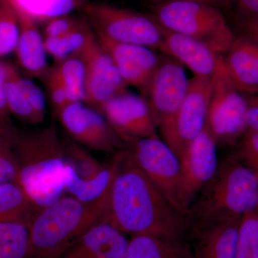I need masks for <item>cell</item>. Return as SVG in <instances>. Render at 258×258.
Listing matches in <instances>:
<instances>
[{
  "instance_id": "6",
  "label": "cell",
  "mask_w": 258,
  "mask_h": 258,
  "mask_svg": "<svg viewBox=\"0 0 258 258\" xmlns=\"http://www.w3.org/2000/svg\"><path fill=\"white\" fill-rule=\"evenodd\" d=\"M81 10L95 33L113 41L160 50L163 28L154 17L89 2Z\"/></svg>"
},
{
  "instance_id": "28",
  "label": "cell",
  "mask_w": 258,
  "mask_h": 258,
  "mask_svg": "<svg viewBox=\"0 0 258 258\" xmlns=\"http://www.w3.org/2000/svg\"><path fill=\"white\" fill-rule=\"evenodd\" d=\"M20 35V22L10 0H0V57L13 53Z\"/></svg>"
},
{
  "instance_id": "7",
  "label": "cell",
  "mask_w": 258,
  "mask_h": 258,
  "mask_svg": "<svg viewBox=\"0 0 258 258\" xmlns=\"http://www.w3.org/2000/svg\"><path fill=\"white\" fill-rule=\"evenodd\" d=\"M134 159L171 206L188 218L182 195V176L179 158L157 134L127 145Z\"/></svg>"
},
{
  "instance_id": "20",
  "label": "cell",
  "mask_w": 258,
  "mask_h": 258,
  "mask_svg": "<svg viewBox=\"0 0 258 258\" xmlns=\"http://www.w3.org/2000/svg\"><path fill=\"white\" fill-rule=\"evenodd\" d=\"M18 15L20 35L15 52L19 63L31 77L46 79L50 69L44 37L33 20L22 13Z\"/></svg>"
},
{
  "instance_id": "32",
  "label": "cell",
  "mask_w": 258,
  "mask_h": 258,
  "mask_svg": "<svg viewBox=\"0 0 258 258\" xmlns=\"http://www.w3.org/2000/svg\"><path fill=\"white\" fill-rule=\"evenodd\" d=\"M13 144L0 148V184L19 182L20 166Z\"/></svg>"
},
{
  "instance_id": "41",
  "label": "cell",
  "mask_w": 258,
  "mask_h": 258,
  "mask_svg": "<svg viewBox=\"0 0 258 258\" xmlns=\"http://www.w3.org/2000/svg\"><path fill=\"white\" fill-rule=\"evenodd\" d=\"M148 1L151 4H152L153 6L161 4V3L174 1L194 2V3H204V4L212 5V6L216 7L217 8H227V7L233 4L232 0H148Z\"/></svg>"
},
{
  "instance_id": "33",
  "label": "cell",
  "mask_w": 258,
  "mask_h": 258,
  "mask_svg": "<svg viewBox=\"0 0 258 258\" xmlns=\"http://www.w3.org/2000/svg\"><path fill=\"white\" fill-rule=\"evenodd\" d=\"M47 88L51 103L55 110L56 115L69 104V97L63 83L61 80L55 68H51L47 79Z\"/></svg>"
},
{
  "instance_id": "43",
  "label": "cell",
  "mask_w": 258,
  "mask_h": 258,
  "mask_svg": "<svg viewBox=\"0 0 258 258\" xmlns=\"http://www.w3.org/2000/svg\"><path fill=\"white\" fill-rule=\"evenodd\" d=\"M9 113V108L5 98L4 86L0 85V118H8Z\"/></svg>"
},
{
  "instance_id": "39",
  "label": "cell",
  "mask_w": 258,
  "mask_h": 258,
  "mask_svg": "<svg viewBox=\"0 0 258 258\" xmlns=\"http://www.w3.org/2000/svg\"><path fill=\"white\" fill-rule=\"evenodd\" d=\"M240 17L258 18V0H232Z\"/></svg>"
},
{
  "instance_id": "14",
  "label": "cell",
  "mask_w": 258,
  "mask_h": 258,
  "mask_svg": "<svg viewBox=\"0 0 258 258\" xmlns=\"http://www.w3.org/2000/svg\"><path fill=\"white\" fill-rule=\"evenodd\" d=\"M182 176V195L188 212L202 188L218 168L217 141L205 124L201 133L186 148L179 159Z\"/></svg>"
},
{
  "instance_id": "4",
  "label": "cell",
  "mask_w": 258,
  "mask_h": 258,
  "mask_svg": "<svg viewBox=\"0 0 258 258\" xmlns=\"http://www.w3.org/2000/svg\"><path fill=\"white\" fill-rule=\"evenodd\" d=\"M257 203L258 176L242 161L228 158L198 193L188 219L200 225L239 219L257 210Z\"/></svg>"
},
{
  "instance_id": "8",
  "label": "cell",
  "mask_w": 258,
  "mask_h": 258,
  "mask_svg": "<svg viewBox=\"0 0 258 258\" xmlns=\"http://www.w3.org/2000/svg\"><path fill=\"white\" fill-rule=\"evenodd\" d=\"M211 80L207 124L217 143L230 142L247 129V100L241 95L231 79L223 55Z\"/></svg>"
},
{
  "instance_id": "29",
  "label": "cell",
  "mask_w": 258,
  "mask_h": 258,
  "mask_svg": "<svg viewBox=\"0 0 258 258\" xmlns=\"http://www.w3.org/2000/svg\"><path fill=\"white\" fill-rule=\"evenodd\" d=\"M237 258H258V211L241 217L237 238Z\"/></svg>"
},
{
  "instance_id": "16",
  "label": "cell",
  "mask_w": 258,
  "mask_h": 258,
  "mask_svg": "<svg viewBox=\"0 0 258 258\" xmlns=\"http://www.w3.org/2000/svg\"><path fill=\"white\" fill-rule=\"evenodd\" d=\"M129 240L111 222L93 226L58 258H125Z\"/></svg>"
},
{
  "instance_id": "5",
  "label": "cell",
  "mask_w": 258,
  "mask_h": 258,
  "mask_svg": "<svg viewBox=\"0 0 258 258\" xmlns=\"http://www.w3.org/2000/svg\"><path fill=\"white\" fill-rule=\"evenodd\" d=\"M153 13L162 28L192 37L218 53H226L235 39L220 9L212 5L168 2L154 5Z\"/></svg>"
},
{
  "instance_id": "22",
  "label": "cell",
  "mask_w": 258,
  "mask_h": 258,
  "mask_svg": "<svg viewBox=\"0 0 258 258\" xmlns=\"http://www.w3.org/2000/svg\"><path fill=\"white\" fill-rule=\"evenodd\" d=\"M125 258H195L189 243L150 235H137L129 240Z\"/></svg>"
},
{
  "instance_id": "35",
  "label": "cell",
  "mask_w": 258,
  "mask_h": 258,
  "mask_svg": "<svg viewBox=\"0 0 258 258\" xmlns=\"http://www.w3.org/2000/svg\"><path fill=\"white\" fill-rule=\"evenodd\" d=\"M241 161L258 176V134L246 132L241 144Z\"/></svg>"
},
{
  "instance_id": "26",
  "label": "cell",
  "mask_w": 258,
  "mask_h": 258,
  "mask_svg": "<svg viewBox=\"0 0 258 258\" xmlns=\"http://www.w3.org/2000/svg\"><path fill=\"white\" fill-rule=\"evenodd\" d=\"M54 67L63 83L70 103L86 99V64L82 57L73 55L56 61Z\"/></svg>"
},
{
  "instance_id": "42",
  "label": "cell",
  "mask_w": 258,
  "mask_h": 258,
  "mask_svg": "<svg viewBox=\"0 0 258 258\" xmlns=\"http://www.w3.org/2000/svg\"><path fill=\"white\" fill-rule=\"evenodd\" d=\"M18 70L13 64L0 60V85L4 86L5 83L18 76Z\"/></svg>"
},
{
  "instance_id": "11",
  "label": "cell",
  "mask_w": 258,
  "mask_h": 258,
  "mask_svg": "<svg viewBox=\"0 0 258 258\" xmlns=\"http://www.w3.org/2000/svg\"><path fill=\"white\" fill-rule=\"evenodd\" d=\"M189 82L183 64L164 54L142 95L147 99L157 126L174 114L184 101Z\"/></svg>"
},
{
  "instance_id": "31",
  "label": "cell",
  "mask_w": 258,
  "mask_h": 258,
  "mask_svg": "<svg viewBox=\"0 0 258 258\" xmlns=\"http://www.w3.org/2000/svg\"><path fill=\"white\" fill-rule=\"evenodd\" d=\"M64 144L66 162L74 168L81 179H93L104 169L105 166L77 144L69 142H64Z\"/></svg>"
},
{
  "instance_id": "25",
  "label": "cell",
  "mask_w": 258,
  "mask_h": 258,
  "mask_svg": "<svg viewBox=\"0 0 258 258\" xmlns=\"http://www.w3.org/2000/svg\"><path fill=\"white\" fill-rule=\"evenodd\" d=\"M18 13L26 15L35 23L48 22L81 9L88 0H10Z\"/></svg>"
},
{
  "instance_id": "12",
  "label": "cell",
  "mask_w": 258,
  "mask_h": 258,
  "mask_svg": "<svg viewBox=\"0 0 258 258\" xmlns=\"http://www.w3.org/2000/svg\"><path fill=\"white\" fill-rule=\"evenodd\" d=\"M101 113L127 145L157 134V123L144 96L125 91L106 102Z\"/></svg>"
},
{
  "instance_id": "34",
  "label": "cell",
  "mask_w": 258,
  "mask_h": 258,
  "mask_svg": "<svg viewBox=\"0 0 258 258\" xmlns=\"http://www.w3.org/2000/svg\"><path fill=\"white\" fill-rule=\"evenodd\" d=\"M19 83L39 121L40 123H42L45 120L46 109L45 96L41 89L31 80L24 79L22 76L19 79Z\"/></svg>"
},
{
  "instance_id": "10",
  "label": "cell",
  "mask_w": 258,
  "mask_h": 258,
  "mask_svg": "<svg viewBox=\"0 0 258 258\" xmlns=\"http://www.w3.org/2000/svg\"><path fill=\"white\" fill-rule=\"evenodd\" d=\"M57 115L69 135L85 147L106 152L127 147L104 115L83 102L69 103Z\"/></svg>"
},
{
  "instance_id": "18",
  "label": "cell",
  "mask_w": 258,
  "mask_h": 258,
  "mask_svg": "<svg viewBox=\"0 0 258 258\" xmlns=\"http://www.w3.org/2000/svg\"><path fill=\"white\" fill-rule=\"evenodd\" d=\"M162 28L164 38L159 50L185 64L195 76H213L222 54L192 37Z\"/></svg>"
},
{
  "instance_id": "21",
  "label": "cell",
  "mask_w": 258,
  "mask_h": 258,
  "mask_svg": "<svg viewBox=\"0 0 258 258\" xmlns=\"http://www.w3.org/2000/svg\"><path fill=\"white\" fill-rule=\"evenodd\" d=\"M121 153L120 150L103 170L91 179H81L71 164L66 162L64 181L66 189L74 198L83 203H91L103 197L111 189L118 170Z\"/></svg>"
},
{
  "instance_id": "40",
  "label": "cell",
  "mask_w": 258,
  "mask_h": 258,
  "mask_svg": "<svg viewBox=\"0 0 258 258\" xmlns=\"http://www.w3.org/2000/svg\"><path fill=\"white\" fill-rule=\"evenodd\" d=\"M241 28L244 35L255 39L258 41V18L240 17Z\"/></svg>"
},
{
  "instance_id": "30",
  "label": "cell",
  "mask_w": 258,
  "mask_h": 258,
  "mask_svg": "<svg viewBox=\"0 0 258 258\" xmlns=\"http://www.w3.org/2000/svg\"><path fill=\"white\" fill-rule=\"evenodd\" d=\"M20 74L4 84V91L10 113L32 125L39 124L38 118L20 86Z\"/></svg>"
},
{
  "instance_id": "15",
  "label": "cell",
  "mask_w": 258,
  "mask_h": 258,
  "mask_svg": "<svg viewBox=\"0 0 258 258\" xmlns=\"http://www.w3.org/2000/svg\"><path fill=\"white\" fill-rule=\"evenodd\" d=\"M97 40L114 62L127 86H134L145 92L157 69L159 57L154 50L140 45L113 41L96 34Z\"/></svg>"
},
{
  "instance_id": "9",
  "label": "cell",
  "mask_w": 258,
  "mask_h": 258,
  "mask_svg": "<svg viewBox=\"0 0 258 258\" xmlns=\"http://www.w3.org/2000/svg\"><path fill=\"white\" fill-rule=\"evenodd\" d=\"M211 78L194 76L177 111L159 126L164 142L179 159L206 124Z\"/></svg>"
},
{
  "instance_id": "24",
  "label": "cell",
  "mask_w": 258,
  "mask_h": 258,
  "mask_svg": "<svg viewBox=\"0 0 258 258\" xmlns=\"http://www.w3.org/2000/svg\"><path fill=\"white\" fill-rule=\"evenodd\" d=\"M94 30L86 17L82 23L73 31L64 35L44 37L47 53L55 60H60L73 55H79L96 40Z\"/></svg>"
},
{
  "instance_id": "44",
  "label": "cell",
  "mask_w": 258,
  "mask_h": 258,
  "mask_svg": "<svg viewBox=\"0 0 258 258\" xmlns=\"http://www.w3.org/2000/svg\"><path fill=\"white\" fill-rule=\"evenodd\" d=\"M257 211H258V203H257Z\"/></svg>"
},
{
  "instance_id": "38",
  "label": "cell",
  "mask_w": 258,
  "mask_h": 258,
  "mask_svg": "<svg viewBox=\"0 0 258 258\" xmlns=\"http://www.w3.org/2000/svg\"><path fill=\"white\" fill-rule=\"evenodd\" d=\"M247 113L245 122L247 128L250 132L258 134V98H254L247 101Z\"/></svg>"
},
{
  "instance_id": "23",
  "label": "cell",
  "mask_w": 258,
  "mask_h": 258,
  "mask_svg": "<svg viewBox=\"0 0 258 258\" xmlns=\"http://www.w3.org/2000/svg\"><path fill=\"white\" fill-rule=\"evenodd\" d=\"M37 211L20 182L0 184V222H18L30 227Z\"/></svg>"
},
{
  "instance_id": "37",
  "label": "cell",
  "mask_w": 258,
  "mask_h": 258,
  "mask_svg": "<svg viewBox=\"0 0 258 258\" xmlns=\"http://www.w3.org/2000/svg\"><path fill=\"white\" fill-rule=\"evenodd\" d=\"M18 132L10 123L9 118H0V148L6 144H14Z\"/></svg>"
},
{
  "instance_id": "36",
  "label": "cell",
  "mask_w": 258,
  "mask_h": 258,
  "mask_svg": "<svg viewBox=\"0 0 258 258\" xmlns=\"http://www.w3.org/2000/svg\"><path fill=\"white\" fill-rule=\"evenodd\" d=\"M83 18H76L64 15L47 22L44 30V37L61 36L73 31L82 23Z\"/></svg>"
},
{
  "instance_id": "19",
  "label": "cell",
  "mask_w": 258,
  "mask_h": 258,
  "mask_svg": "<svg viewBox=\"0 0 258 258\" xmlns=\"http://www.w3.org/2000/svg\"><path fill=\"white\" fill-rule=\"evenodd\" d=\"M224 57L226 69L237 89L258 94V41L248 36L235 39Z\"/></svg>"
},
{
  "instance_id": "1",
  "label": "cell",
  "mask_w": 258,
  "mask_h": 258,
  "mask_svg": "<svg viewBox=\"0 0 258 258\" xmlns=\"http://www.w3.org/2000/svg\"><path fill=\"white\" fill-rule=\"evenodd\" d=\"M121 157L112 185L110 222L124 234L181 240L189 219L180 215L137 164L128 148Z\"/></svg>"
},
{
  "instance_id": "27",
  "label": "cell",
  "mask_w": 258,
  "mask_h": 258,
  "mask_svg": "<svg viewBox=\"0 0 258 258\" xmlns=\"http://www.w3.org/2000/svg\"><path fill=\"white\" fill-rule=\"evenodd\" d=\"M29 226L18 222H0V258H28Z\"/></svg>"
},
{
  "instance_id": "13",
  "label": "cell",
  "mask_w": 258,
  "mask_h": 258,
  "mask_svg": "<svg viewBox=\"0 0 258 258\" xmlns=\"http://www.w3.org/2000/svg\"><path fill=\"white\" fill-rule=\"evenodd\" d=\"M79 55L86 64L84 103L101 113L105 103L126 91L128 86L97 37Z\"/></svg>"
},
{
  "instance_id": "3",
  "label": "cell",
  "mask_w": 258,
  "mask_h": 258,
  "mask_svg": "<svg viewBox=\"0 0 258 258\" xmlns=\"http://www.w3.org/2000/svg\"><path fill=\"white\" fill-rule=\"evenodd\" d=\"M13 148L20 166L19 182L37 210L63 197L66 152L54 123L36 132H18Z\"/></svg>"
},
{
  "instance_id": "2",
  "label": "cell",
  "mask_w": 258,
  "mask_h": 258,
  "mask_svg": "<svg viewBox=\"0 0 258 258\" xmlns=\"http://www.w3.org/2000/svg\"><path fill=\"white\" fill-rule=\"evenodd\" d=\"M111 193L91 203L63 196L38 210L29 227L28 258H58L93 226L110 222Z\"/></svg>"
},
{
  "instance_id": "17",
  "label": "cell",
  "mask_w": 258,
  "mask_h": 258,
  "mask_svg": "<svg viewBox=\"0 0 258 258\" xmlns=\"http://www.w3.org/2000/svg\"><path fill=\"white\" fill-rule=\"evenodd\" d=\"M240 219L209 225H191L189 244L195 258H237Z\"/></svg>"
}]
</instances>
